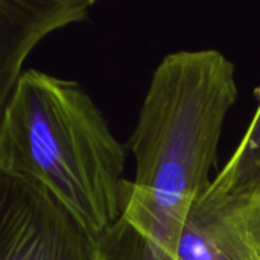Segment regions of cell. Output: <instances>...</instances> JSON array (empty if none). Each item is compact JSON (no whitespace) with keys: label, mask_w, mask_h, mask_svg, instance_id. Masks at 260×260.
<instances>
[{"label":"cell","mask_w":260,"mask_h":260,"mask_svg":"<svg viewBox=\"0 0 260 260\" xmlns=\"http://www.w3.org/2000/svg\"><path fill=\"white\" fill-rule=\"evenodd\" d=\"M238 96L235 64L219 50L172 52L155 67L128 143L136 172L125 180L119 218L136 260H177Z\"/></svg>","instance_id":"1"},{"label":"cell","mask_w":260,"mask_h":260,"mask_svg":"<svg viewBox=\"0 0 260 260\" xmlns=\"http://www.w3.org/2000/svg\"><path fill=\"white\" fill-rule=\"evenodd\" d=\"M125 161L78 82L23 72L0 116V174L41 186L96 242L120 218Z\"/></svg>","instance_id":"2"},{"label":"cell","mask_w":260,"mask_h":260,"mask_svg":"<svg viewBox=\"0 0 260 260\" xmlns=\"http://www.w3.org/2000/svg\"><path fill=\"white\" fill-rule=\"evenodd\" d=\"M0 260H94V242L41 186L0 174Z\"/></svg>","instance_id":"3"},{"label":"cell","mask_w":260,"mask_h":260,"mask_svg":"<svg viewBox=\"0 0 260 260\" xmlns=\"http://www.w3.org/2000/svg\"><path fill=\"white\" fill-rule=\"evenodd\" d=\"M177 260H260V189L206 192L187 218Z\"/></svg>","instance_id":"4"},{"label":"cell","mask_w":260,"mask_h":260,"mask_svg":"<svg viewBox=\"0 0 260 260\" xmlns=\"http://www.w3.org/2000/svg\"><path fill=\"white\" fill-rule=\"evenodd\" d=\"M93 0H0V116L35 46L52 32L88 18Z\"/></svg>","instance_id":"5"},{"label":"cell","mask_w":260,"mask_h":260,"mask_svg":"<svg viewBox=\"0 0 260 260\" xmlns=\"http://www.w3.org/2000/svg\"><path fill=\"white\" fill-rule=\"evenodd\" d=\"M260 189V102L224 169L212 180L209 193Z\"/></svg>","instance_id":"6"}]
</instances>
